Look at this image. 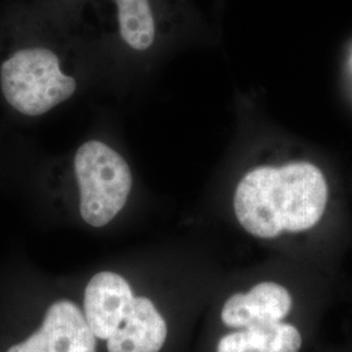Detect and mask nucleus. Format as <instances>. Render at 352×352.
<instances>
[{"instance_id":"obj_5","label":"nucleus","mask_w":352,"mask_h":352,"mask_svg":"<svg viewBox=\"0 0 352 352\" xmlns=\"http://www.w3.org/2000/svg\"><path fill=\"white\" fill-rule=\"evenodd\" d=\"M135 296L124 278L101 272L90 279L84 295V315L96 338L109 340L122 324Z\"/></svg>"},{"instance_id":"obj_10","label":"nucleus","mask_w":352,"mask_h":352,"mask_svg":"<svg viewBox=\"0 0 352 352\" xmlns=\"http://www.w3.org/2000/svg\"><path fill=\"white\" fill-rule=\"evenodd\" d=\"M58 1H62L65 6H72V4H75L76 0H58Z\"/></svg>"},{"instance_id":"obj_7","label":"nucleus","mask_w":352,"mask_h":352,"mask_svg":"<svg viewBox=\"0 0 352 352\" xmlns=\"http://www.w3.org/2000/svg\"><path fill=\"white\" fill-rule=\"evenodd\" d=\"M168 327L151 299L135 296L122 324L106 340L107 352H161Z\"/></svg>"},{"instance_id":"obj_9","label":"nucleus","mask_w":352,"mask_h":352,"mask_svg":"<svg viewBox=\"0 0 352 352\" xmlns=\"http://www.w3.org/2000/svg\"><path fill=\"white\" fill-rule=\"evenodd\" d=\"M118 32L126 47L145 52L157 38V20L151 0H113Z\"/></svg>"},{"instance_id":"obj_1","label":"nucleus","mask_w":352,"mask_h":352,"mask_svg":"<svg viewBox=\"0 0 352 352\" xmlns=\"http://www.w3.org/2000/svg\"><path fill=\"white\" fill-rule=\"evenodd\" d=\"M72 38L58 26L14 29L0 50V91L24 116H41L71 100L78 89Z\"/></svg>"},{"instance_id":"obj_8","label":"nucleus","mask_w":352,"mask_h":352,"mask_svg":"<svg viewBox=\"0 0 352 352\" xmlns=\"http://www.w3.org/2000/svg\"><path fill=\"white\" fill-rule=\"evenodd\" d=\"M302 334L289 322L236 329L217 343L215 352H300Z\"/></svg>"},{"instance_id":"obj_4","label":"nucleus","mask_w":352,"mask_h":352,"mask_svg":"<svg viewBox=\"0 0 352 352\" xmlns=\"http://www.w3.org/2000/svg\"><path fill=\"white\" fill-rule=\"evenodd\" d=\"M97 340L81 308L63 299L51 304L37 330L6 352H97Z\"/></svg>"},{"instance_id":"obj_6","label":"nucleus","mask_w":352,"mask_h":352,"mask_svg":"<svg viewBox=\"0 0 352 352\" xmlns=\"http://www.w3.org/2000/svg\"><path fill=\"white\" fill-rule=\"evenodd\" d=\"M292 307L289 291L274 282H263L247 294H235L223 304L221 320L230 329L283 322Z\"/></svg>"},{"instance_id":"obj_3","label":"nucleus","mask_w":352,"mask_h":352,"mask_svg":"<svg viewBox=\"0 0 352 352\" xmlns=\"http://www.w3.org/2000/svg\"><path fill=\"white\" fill-rule=\"evenodd\" d=\"M74 170L82 219L90 226H106L124 208L132 188L126 160L107 144L90 140L76 151Z\"/></svg>"},{"instance_id":"obj_2","label":"nucleus","mask_w":352,"mask_h":352,"mask_svg":"<svg viewBox=\"0 0 352 352\" xmlns=\"http://www.w3.org/2000/svg\"><path fill=\"white\" fill-rule=\"evenodd\" d=\"M327 179L309 162L263 166L240 180L234 209L250 234L272 239L283 231L299 232L318 223L327 205Z\"/></svg>"}]
</instances>
